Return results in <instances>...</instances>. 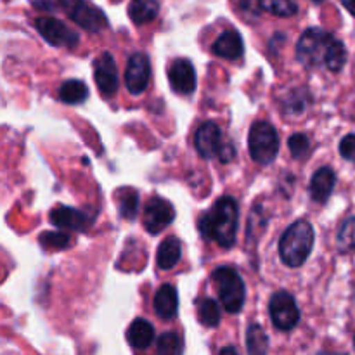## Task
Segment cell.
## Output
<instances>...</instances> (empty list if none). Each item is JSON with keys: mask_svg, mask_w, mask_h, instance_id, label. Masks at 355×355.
I'll list each match as a JSON object with an SVG mask.
<instances>
[{"mask_svg": "<svg viewBox=\"0 0 355 355\" xmlns=\"http://www.w3.org/2000/svg\"><path fill=\"white\" fill-rule=\"evenodd\" d=\"M238 217V203L231 196H224L215 201L211 210L201 215L198 227L205 239H211L222 248H231L236 241Z\"/></svg>", "mask_w": 355, "mask_h": 355, "instance_id": "1", "label": "cell"}, {"mask_svg": "<svg viewBox=\"0 0 355 355\" xmlns=\"http://www.w3.org/2000/svg\"><path fill=\"white\" fill-rule=\"evenodd\" d=\"M314 227L307 220H297L279 239L281 260L288 267H300L307 262L314 248Z\"/></svg>", "mask_w": 355, "mask_h": 355, "instance_id": "2", "label": "cell"}, {"mask_svg": "<svg viewBox=\"0 0 355 355\" xmlns=\"http://www.w3.org/2000/svg\"><path fill=\"white\" fill-rule=\"evenodd\" d=\"M336 38L321 28H309L302 33L297 44V59L305 68L326 66L331 45Z\"/></svg>", "mask_w": 355, "mask_h": 355, "instance_id": "3", "label": "cell"}, {"mask_svg": "<svg viewBox=\"0 0 355 355\" xmlns=\"http://www.w3.org/2000/svg\"><path fill=\"white\" fill-rule=\"evenodd\" d=\"M211 281L215 283L218 291V298L222 302V307L229 314H238L245 305V283L241 276L231 267H218L211 272Z\"/></svg>", "mask_w": 355, "mask_h": 355, "instance_id": "4", "label": "cell"}, {"mask_svg": "<svg viewBox=\"0 0 355 355\" xmlns=\"http://www.w3.org/2000/svg\"><path fill=\"white\" fill-rule=\"evenodd\" d=\"M248 148L253 162L259 165H270L279 151V137L276 128L267 121H255L250 128Z\"/></svg>", "mask_w": 355, "mask_h": 355, "instance_id": "5", "label": "cell"}, {"mask_svg": "<svg viewBox=\"0 0 355 355\" xmlns=\"http://www.w3.org/2000/svg\"><path fill=\"white\" fill-rule=\"evenodd\" d=\"M59 6L64 9L69 19L75 21L78 26L90 33L107 28V17L101 9H97L89 0H59Z\"/></svg>", "mask_w": 355, "mask_h": 355, "instance_id": "6", "label": "cell"}, {"mask_svg": "<svg viewBox=\"0 0 355 355\" xmlns=\"http://www.w3.org/2000/svg\"><path fill=\"white\" fill-rule=\"evenodd\" d=\"M269 314L272 324L281 331H291L300 321V311L297 302L286 291H277L269 302Z\"/></svg>", "mask_w": 355, "mask_h": 355, "instance_id": "7", "label": "cell"}, {"mask_svg": "<svg viewBox=\"0 0 355 355\" xmlns=\"http://www.w3.org/2000/svg\"><path fill=\"white\" fill-rule=\"evenodd\" d=\"M35 28L38 33L45 38L54 47H66L75 49L78 45V33L69 30L62 21L55 19V17L42 16L35 19Z\"/></svg>", "mask_w": 355, "mask_h": 355, "instance_id": "8", "label": "cell"}, {"mask_svg": "<svg viewBox=\"0 0 355 355\" xmlns=\"http://www.w3.org/2000/svg\"><path fill=\"white\" fill-rule=\"evenodd\" d=\"M151 78V62L149 58L142 52H135L128 58L127 68H125V85L128 92L134 96H141L149 85Z\"/></svg>", "mask_w": 355, "mask_h": 355, "instance_id": "9", "label": "cell"}, {"mask_svg": "<svg viewBox=\"0 0 355 355\" xmlns=\"http://www.w3.org/2000/svg\"><path fill=\"white\" fill-rule=\"evenodd\" d=\"M144 227L149 234H159L165 227H168L175 218V210L172 203L163 198H153L144 208Z\"/></svg>", "mask_w": 355, "mask_h": 355, "instance_id": "10", "label": "cell"}, {"mask_svg": "<svg viewBox=\"0 0 355 355\" xmlns=\"http://www.w3.org/2000/svg\"><path fill=\"white\" fill-rule=\"evenodd\" d=\"M94 78H96V83L103 96L111 97L116 94L118 69L114 58L110 52H103V54L94 61Z\"/></svg>", "mask_w": 355, "mask_h": 355, "instance_id": "11", "label": "cell"}, {"mask_svg": "<svg viewBox=\"0 0 355 355\" xmlns=\"http://www.w3.org/2000/svg\"><path fill=\"white\" fill-rule=\"evenodd\" d=\"M224 139H222V132L214 121H205L200 125L196 130V137H194V146L196 151L200 153L201 158H214L218 156L222 146H224Z\"/></svg>", "mask_w": 355, "mask_h": 355, "instance_id": "12", "label": "cell"}, {"mask_svg": "<svg viewBox=\"0 0 355 355\" xmlns=\"http://www.w3.org/2000/svg\"><path fill=\"white\" fill-rule=\"evenodd\" d=\"M170 85L175 92L189 96L196 90V71L189 59H177L168 68Z\"/></svg>", "mask_w": 355, "mask_h": 355, "instance_id": "13", "label": "cell"}, {"mask_svg": "<svg viewBox=\"0 0 355 355\" xmlns=\"http://www.w3.org/2000/svg\"><path fill=\"white\" fill-rule=\"evenodd\" d=\"M52 225L59 229H69V231H83L87 227L89 218L85 214L71 207H55L49 214Z\"/></svg>", "mask_w": 355, "mask_h": 355, "instance_id": "14", "label": "cell"}, {"mask_svg": "<svg viewBox=\"0 0 355 355\" xmlns=\"http://www.w3.org/2000/svg\"><path fill=\"white\" fill-rule=\"evenodd\" d=\"M211 51L215 55L224 59H238L243 55L245 45H243V38L238 31L229 30L224 31L217 40L211 45Z\"/></svg>", "mask_w": 355, "mask_h": 355, "instance_id": "15", "label": "cell"}, {"mask_svg": "<svg viewBox=\"0 0 355 355\" xmlns=\"http://www.w3.org/2000/svg\"><path fill=\"white\" fill-rule=\"evenodd\" d=\"M155 311L158 318L173 319L179 311V293L172 284H163L155 295Z\"/></svg>", "mask_w": 355, "mask_h": 355, "instance_id": "16", "label": "cell"}, {"mask_svg": "<svg viewBox=\"0 0 355 355\" xmlns=\"http://www.w3.org/2000/svg\"><path fill=\"white\" fill-rule=\"evenodd\" d=\"M336 184V175L331 168L328 166H322L318 172L314 173L311 182V196L314 201H319V203H324L328 201V198L331 196L333 187Z\"/></svg>", "mask_w": 355, "mask_h": 355, "instance_id": "17", "label": "cell"}, {"mask_svg": "<svg viewBox=\"0 0 355 355\" xmlns=\"http://www.w3.org/2000/svg\"><path fill=\"white\" fill-rule=\"evenodd\" d=\"M155 340V328L146 319H135L127 329V342L130 343L132 349L146 350Z\"/></svg>", "mask_w": 355, "mask_h": 355, "instance_id": "18", "label": "cell"}, {"mask_svg": "<svg viewBox=\"0 0 355 355\" xmlns=\"http://www.w3.org/2000/svg\"><path fill=\"white\" fill-rule=\"evenodd\" d=\"M180 257H182V245L175 236H170L159 245L158 253H156V262H158L159 269L170 270L179 263Z\"/></svg>", "mask_w": 355, "mask_h": 355, "instance_id": "19", "label": "cell"}, {"mask_svg": "<svg viewBox=\"0 0 355 355\" xmlns=\"http://www.w3.org/2000/svg\"><path fill=\"white\" fill-rule=\"evenodd\" d=\"M159 12L158 0H132L128 6V16L135 24H146L156 19Z\"/></svg>", "mask_w": 355, "mask_h": 355, "instance_id": "20", "label": "cell"}, {"mask_svg": "<svg viewBox=\"0 0 355 355\" xmlns=\"http://www.w3.org/2000/svg\"><path fill=\"white\" fill-rule=\"evenodd\" d=\"M59 99L66 104H80L89 96V87L80 80H66L58 90Z\"/></svg>", "mask_w": 355, "mask_h": 355, "instance_id": "21", "label": "cell"}, {"mask_svg": "<svg viewBox=\"0 0 355 355\" xmlns=\"http://www.w3.org/2000/svg\"><path fill=\"white\" fill-rule=\"evenodd\" d=\"M139 210V194L134 189L118 191V211L121 218L134 220Z\"/></svg>", "mask_w": 355, "mask_h": 355, "instance_id": "22", "label": "cell"}, {"mask_svg": "<svg viewBox=\"0 0 355 355\" xmlns=\"http://www.w3.org/2000/svg\"><path fill=\"white\" fill-rule=\"evenodd\" d=\"M269 338L260 324H252L246 333V347H248L250 355H266Z\"/></svg>", "mask_w": 355, "mask_h": 355, "instance_id": "23", "label": "cell"}, {"mask_svg": "<svg viewBox=\"0 0 355 355\" xmlns=\"http://www.w3.org/2000/svg\"><path fill=\"white\" fill-rule=\"evenodd\" d=\"M198 319L203 326L208 328H215L220 322V307L214 298H205L201 304L198 305Z\"/></svg>", "mask_w": 355, "mask_h": 355, "instance_id": "24", "label": "cell"}, {"mask_svg": "<svg viewBox=\"0 0 355 355\" xmlns=\"http://www.w3.org/2000/svg\"><path fill=\"white\" fill-rule=\"evenodd\" d=\"M156 355H182V340L177 333H163L156 343Z\"/></svg>", "mask_w": 355, "mask_h": 355, "instance_id": "25", "label": "cell"}, {"mask_svg": "<svg viewBox=\"0 0 355 355\" xmlns=\"http://www.w3.org/2000/svg\"><path fill=\"white\" fill-rule=\"evenodd\" d=\"M263 10L279 17H290L297 14L298 7L293 0H263Z\"/></svg>", "mask_w": 355, "mask_h": 355, "instance_id": "26", "label": "cell"}, {"mask_svg": "<svg viewBox=\"0 0 355 355\" xmlns=\"http://www.w3.org/2000/svg\"><path fill=\"white\" fill-rule=\"evenodd\" d=\"M345 62H347V49L345 45L336 38L331 45V51H329L328 59H326V68H328L329 71L336 73L345 66Z\"/></svg>", "mask_w": 355, "mask_h": 355, "instance_id": "27", "label": "cell"}, {"mask_svg": "<svg viewBox=\"0 0 355 355\" xmlns=\"http://www.w3.org/2000/svg\"><path fill=\"white\" fill-rule=\"evenodd\" d=\"M338 246L340 250H355V217L347 218L342 224L338 232Z\"/></svg>", "mask_w": 355, "mask_h": 355, "instance_id": "28", "label": "cell"}, {"mask_svg": "<svg viewBox=\"0 0 355 355\" xmlns=\"http://www.w3.org/2000/svg\"><path fill=\"white\" fill-rule=\"evenodd\" d=\"M40 245L47 250H64L69 245V234L66 232H42Z\"/></svg>", "mask_w": 355, "mask_h": 355, "instance_id": "29", "label": "cell"}, {"mask_svg": "<svg viewBox=\"0 0 355 355\" xmlns=\"http://www.w3.org/2000/svg\"><path fill=\"white\" fill-rule=\"evenodd\" d=\"M288 148H290V153L293 158L300 159L309 153L311 142H309V137L305 134H293L290 137V141H288Z\"/></svg>", "mask_w": 355, "mask_h": 355, "instance_id": "30", "label": "cell"}, {"mask_svg": "<svg viewBox=\"0 0 355 355\" xmlns=\"http://www.w3.org/2000/svg\"><path fill=\"white\" fill-rule=\"evenodd\" d=\"M340 155L349 162H355V134H349L340 142Z\"/></svg>", "mask_w": 355, "mask_h": 355, "instance_id": "31", "label": "cell"}, {"mask_svg": "<svg viewBox=\"0 0 355 355\" xmlns=\"http://www.w3.org/2000/svg\"><path fill=\"white\" fill-rule=\"evenodd\" d=\"M241 9L246 14H252V16H259L263 10V0H241L239 2Z\"/></svg>", "mask_w": 355, "mask_h": 355, "instance_id": "32", "label": "cell"}, {"mask_svg": "<svg viewBox=\"0 0 355 355\" xmlns=\"http://www.w3.org/2000/svg\"><path fill=\"white\" fill-rule=\"evenodd\" d=\"M234 156H236V151H234V148H232L231 142H224V146H222V149H220V153H218L217 158L220 159L222 163H229L234 159Z\"/></svg>", "mask_w": 355, "mask_h": 355, "instance_id": "33", "label": "cell"}, {"mask_svg": "<svg viewBox=\"0 0 355 355\" xmlns=\"http://www.w3.org/2000/svg\"><path fill=\"white\" fill-rule=\"evenodd\" d=\"M342 3L352 16H355V0H342Z\"/></svg>", "mask_w": 355, "mask_h": 355, "instance_id": "34", "label": "cell"}, {"mask_svg": "<svg viewBox=\"0 0 355 355\" xmlns=\"http://www.w3.org/2000/svg\"><path fill=\"white\" fill-rule=\"evenodd\" d=\"M218 355H239L238 350L234 349V347H224V349L220 350V354Z\"/></svg>", "mask_w": 355, "mask_h": 355, "instance_id": "35", "label": "cell"}, {"mask_svg": "<svg viewBox=\"0 0 355 355\" xmlns=\"http://www.w3.org/2000/svg\"><path fill=\"white\" fill-rule=\"evenodd\" d=\"M312 2H315V3H321V2H324V0H312Z\"/></svg>", "mask_w": 355, "mask_h": 355, "instance_id": "36", "label": "cell"}, {"mask_svg": "<svg viewBox=\"0 0 355 355\" xmlns=\"http://www.w3.org/2000/svg\"><path fill=\"white\" fill-rule=\"evenodd\" d=\"M354 349H355V336H354Z\"/></svg>", "mask_w": 355, "mask_h": 355, "instance_id": "37", "label": "cell"}]
</instances>
